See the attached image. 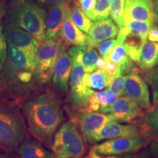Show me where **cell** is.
Instances as JSON below:
<instances>
[{"instance_id": "1", "label": "cell", "mask_w": 158, "mask_h": 158, "mask_svg": "<svg viewBox=\"0 0 158 158\" xmlns=\"http://www.w3.org/2000/svg\"><path fill=\"white\" fill-rule=\"evenodd\" d=\"M21 106L29 133L51 149L54 134L64 120L60 98L45 92L24 100Z\"/></svg>"}, {"instance_id": "2", "label": "cell", "mask_w": 158, "mask_h": 158, "mask_svg": "<svg viewBox=\"0 0 158 158\" xmlns=\"http://www.w3.org/2000/svg\"><path fill=\"white\" fill-rule=\"evenodd\" d=\"M35 62L21 49L8 45L7 56L0 72V95L3 98H23L37 86Z\"/></svg>"}, {"instance_id": "3", "label": "cell", "mask_w": 158, "mask_h": 158, "mask_svg": "<svg viewBox=\"0 0 158 158\" xmlns=\"http://www.w3.org/2000/svg\"><path fill=\"white\" fill-rule=\"evenodd\" d=\"M27 127L23 111L17 103L0 101V149L12 152L25 139Z\"/></svg>"}, {"instance_id": "4", "label": "cell", "mask_w": 158, "mask_h": 158, "mask_svg": "<svg viewBox=\"0 0 158 158\" xmlns=\"http://www.w3.org/2000/svg\"><path fill=\"white\" fill-rule=\"evenodd\" d=\"M85 143L76 124L69 121L62 123L57 129L51 150L55 158H81L86 152Z\"/></svg>"}, {"instance_id": "5", "label": "cell", "mask_w": 158, "mask_h": 158, "mask_svg": "<svg viewBox=\"0 0 158 158\" xmlns=\"http://www.w3.org/2000/svg\"><path fill=\"white\" fill-rule=\"evenodd\" d=\"M45 10L33 0H22L15 13L13 23L34 36L40 45L45 37Z\"/></svg>"}, {"instance_id": "6", "label": "cell", "mask_w": 158, "mask_h": 158, "mask_svg": "<svg viewBox=\"0 0 158 158\" xmlns=\"http://www.w3.org/2000/svg\"><path fill=\"white\" fill-rule=\"evenodd\" d=\"M63 44L57 36L45 39L40 45L35 62V75L40 86L48 84L52 78L55 63Z\"/></svg>"}, {"instance_id": "7", "label": "cell", "mask_w": 158, "mask_h": 158, "mask_svg": "<svg viewBox=\"0 0 158 158\" xmlns=\"http://www.w3.org/2000/svg\"><path fill=\"white\" fill-rule=\"evenodd\" d=\"M150 141L148 137H120L105 140L92 148L98 155L118 156L135 154L147 147Z\"/></svg>"}, {"instance_id": "8", "label": "cell", "mask_w": 158, "mask_h": 158, "mask_svg": "<svg viewBox=\"0 0 158 158\" xmlns=\"http://www.w3.org/2000/svg\"><path fill=\"white\" fill-rule=\"evenodd\" d=\"M151 135V128L145 122L122 124L112 121L100 130L94 138V143L114 138L148 137Z\"/></svg>"}, {"instance_id": "9", "label": "cell", "mask_w": 158, "mask_h": 158, "mask_svg": "<svg viewBox=\"0 0 158 158\" xmlns=\"http://www.w3.org/2000/svg\"><path fill=\"white\" fill-rule=\"evenodd\" d=\"M114 121L110 114L83 110L78 112L76 117L77 127L86 143H94V138L108 122Z\"/></svg>"}, {"instance_id": "10", "label": "cell", "mask_w": 158, "mask_h": 158, "mask_svg": "<svg viewBox=\"0 0 158 158\" xmlns=\"http://www.w3.org/2000/svg\"><path fill=\"white\" fill-rule=\"evenodd\" d=\"M143 109L127 95H122L110 107L114 122L118 123H139L144 119Z\"/></svg>"}, {"instance_id": "11", "label": "cell", "mask_w": 158, "mask_h": 158, "mask_svg": "<svg viewBox=\"0 0 158 158\" xmlns=\"http://www.w3.org/2000/svg\"><path fill=\"white\" fill-rule=\"evenodd\" d=\"M124 94L130 97L141 108L149 111L152 108L147 82L140 73H130L124 76Z\"/></svg>"}, {"instance_id": "12", "label": "cell", "mask_w": 158, "mask_h": 158, "mask_svg": "<svg viewBox=\"0 0 158 158\" xmlns=\"http://www.w3.org/2000/svg\"><path fill=\"white\" fill-rule=\"evenodd\" d=\"M5 35L8 45L21 49L35 60L40 43L34 36L13 22L7 26Z\"/></svg>"}, {"instance_id": "13", "label": "cell", "mask_w": 158, "mask_h": 158, "mask_svg": "<svg viewBox=\"0 0 158 158\" xmlns=\"http://www.w3.org/2000/svg\"><path fill=\"white\" fill-rule=\"evenodd\" d=\"M66 48L67 45L64 43L60 48L52 75L53 85L59 92H67L69 89L73 60Z\"/></svg>"}, {"instance_id": "14", "label": "cell", "mask_w": 158, "mask_h": 158, "mask_svg": "<svg viewBox=\"0 0 158 158\" xmlns=\"http://www.w3.org/2000/svg\"><path fill=\"white\" fill-rule=\"evenodd\" d=\"M155 0H125L124 23L130 21L154 23Z\"/></svg>"}, {"instance_id": "15", "label": "cell", "mask_w": 158, "mask_h": 158, "mask_svg": "<svg viewBox=\"0 0 158 158\" xmlns=\"http://www.w3.org/2000/svg\"><path fill=\"white\" fill-rule=\"evenodd\" d=\"M118 30L116 23L108 18L95 21L89 33L86 34V45L95 48L100 43L115 38Z\"/></svg>"}, {"instance_id": "16", "label": "cell", "mask_w": 158, "mask_h": 158, "mask_svg": "<svg viewBox=\"0 0 158 158\" xmlns=\"http://www.w3.org/2000/svg\"><path fill=\"white\" fill-rule=\"evenodd\" d=\"M58 36L67 46L86 45V34L82 31L74 23L72 17V8L67 5L62 29Z\"/></svg>"}, {"instance_id": "17", "label": "cell", "mask_w": 158, "mask_h": 158, "mask_svg": "<svg viewBox=\"0 0 158 158\" xmlns=\"http://www.w3.org/2000/svg\"><path fill=\"white\" fill-rule=\"evenodd\" d=\"M68 52L73 62L81 64L86 73H92L98 70L97 63L100 56L94 48L88 45H72Z\"/></svg>"}, {"instance_id": "18", "label": "cell", "mask_w": 158, "mask_h": 158, "mask_svg": "<svg viewBox=\"0 0 158 158\" xmlns=\"http://www.w3.org/2000/svg\"><path fill=\"white\" fill-rule=\"evenodd\" d=\"M68 2H64L48 9L45 15V37L54 38L58 36L62 29L65 8Z\"/></svg>"}, {"instance_id": "19", "label": "cell", "mask_w": 158, "mask_h": 158, "mask_svg": "<svg viewBox=\"0 0 158 158\" xmlns=\"http://www.w3.org/2000/svg\"><path fill=\"white\" fill-rule=\"evenodd\" d=\"M19 158H55L52 152L35 138H26L18 147Z\"/></svg>"}, {"instance_id": "20", "label": "cell", "mask_w": 158, "mask_h": 158, "mask_svg": "<svg viewBox=\"0 0 158 158\" xmlns=\"http://www.w3.org/2000/svg\"><path fill=\"white\" fill-rule=\"evenodd\" d=\"M118 97L109 89L94 92L90 98L86 110L107 114L110 107L117 100Z\"/></svg>"}, {"instance_id": "21", "label": "cell", "mask_w": 158, "mask_h": 158, "mask_svg": "<svg viewBox=\"0 0 158 158\" xmlns=\"http://www.w3.org/2000/svg\"><path fill=\"white\" fill-rule=\"evenodd\" d=\"M108 59L119 67L123 76H126L130 73H141V68H138L135 63L130 58L123 45L116 44L112 52L110 53Z\"/></svg>"}, {"instance_id": "22", "label": "cell", "mask_w": 158, "mask_h": 158, "mask_svg": "<svg viewBox=\"0 0 158 158\" xmlns=\"http://www.w3.org/2000/svg\"><path fill=\"white\" fill-rule=\"evenodd\" d=\"M158 65V42L147 40L141 49L139 67L143 72L151 70Z\"/></svg>"}, {"instance_id": "23", "label": "cell", "mask_w": 158, "mask_h": 158, "mask_svg": "<svg viewBox=\"0 0 158 158\" xmlns=\"http://www.w3.org/2000/svg\"><path fill=\"white\" fill-rule=\"evenodd\" d=\"M110 77L103 70H98L86 73L84 77V84L93 90L102 91L108 87Z\"/></svg>"}, {"instance_id": "24", "label": "cell", "mask_w": 158, "mask_h": 158, "mask_svg": "<svg viewBox=\"0 0 158 158\" xmlns=\"http://www.w3.org/2000/svg\"><path fill=\"white\" fill-rule=\"evenodd\" d=\"M72 17L76 25L86 34H89L93 26V22L80 8L78 3H75L72 8Z\"/></svg>"}, {"instance_id": "25", "label": "cell", "mask_w": 158, "mask_h": 158, "mask_svg": "<svg viewBox=\"0 0 158 158\" xmlns=\"http://www.w3.org/2000/svg\"><path fill=\"white\" fill-rule=\"evenodd\" d=\"M124 3L125 0H110V16L117 25L118 29L125 25L124 19Z\"/></svg>"}, {"instance_id": "26", "label": "cell", "mask_w": 158, "mask_h": 158, "mask_svg": "<svg viewBox=\"0 0 158 158\" xmlns=\"http://www.w3.org/2000/svg\"><path fill=\"white\" fill-rule=\"evenodd\" d=\"M110 15V0H97L94 8L87 15L92 21L107 19Z\"/></svg>"}, {"instance_id": "27", "label": "cell", "mask_w": 158, "mask_h": 158, "mask_svg": "<svg viewBox=\"0 0 158 158\" xmlns=\"http://www.w3.org/2000/svg\"><path fill=\"white\" fill-rule=\"evenodd\" d=\"M153 23L149 21H130L125 24L128 30L140 35L144 40H147V35L149 28Z\"/></svg>"}, {"instance_id": "28", "label": "cell", "mask_w": 158, "mask_h": 158, "mask_svg": "<svg viewBox=\"0 0 158 158\" xmlns=\"http://www.w3.org/2000/svg\"><path fill=\"white\" fill-rule=\"evenodd\" d=\"M124 86H125L124 76L119 74L110 77L108 88L117 95L122 96L125 94H124Z\"/></svg>"}, {"instance_id": "29", "label": "cell", "mask_w": 158, "mask_h": 158, "mask_svg": "<svg viewBox=\"0 0 158 158\" xmlns=\"http://www.w3.org/2000/svg\"><path fill=\"white\" fill-rule=\"evenodd\" d=\"M117 44V40L115 39H110L100 43L97 45L96 48L98 49V54L102 59H108L110 53L112 52L114 47Z\"/></svg>"}, {"instance_id": "30", "label": "cell", "mask_w": 158, "mask_h": 158, "mask_svg": "<svg viewBox=\"0 0 158 158\" xmlns=\"http://www.w3.org/2000/svg\"><path fill=\"white\" fill-rule=\"evenodd\" d=\"M145 123L151 128L152 133H158V105L147 112L145 116Z\"/></svg>"}, {"instance_id": "31", "label": "cell", "mask_w": 158, "mask_h": 158, "mask_svg": "<svg viewBox=\"0 0 158 158\" xmlns=\"http://www.w3.org/2000/svg\"><path fill=\"white\" fill-rule=\"evenodd\" d=\"M7 56V43L2 27L0 26V72L2 70Z\"/></svg>"}, {"instance_id": "32", "label": "cell", "mask_w": 158, "mask_h": 158, "mask_svg": "<svg viewBox=\"0 0 158 158\" xmlns=\"http://www.w3.org/2000/svg\"><path fill=\"white\" fill-rule=\"evenodd\" d=\"M106 62L103 68L104 72H106L110 77L117 76V75L122 74L119 67L116 63L110 61L109 59H106ZM123 76V75H122Z\"/></svg>"}, {"instance_id": "33", "label": "cell", "mask_w": 158, "mask_h": 158, "mask_svg": "<svg viewBox=\"0 0 158 158\" xmlns=\"http://www.w3.org/2000/svg\"><path fill=\"white\" fill-rule=\"evenodd\" d=\"M97 0H78V5L81 10L87 15L95 5Z\"/></svg>"}, {"instance_id": "34", "label": "cell", "mask_w": 158, "mask_h": 158, "mask_svg": "<svg viewBox=\"0 0 158 158\" xmlns=\"http://www.w3.org/2000/svg\"><path fill=\"white\" fill-rule=\"evenodd\" d=\"M35 2L42 8L48 10L59 4L64 2H68V0H35Z\"/></svg>"}, {"instance_id": "35", "label": "cell", "mask_w": 158, "mask_h": 158, "mask_svg": "<svg viewBox=\"0 0 158 158\" xmlns=\"http://www.w3.org/2000/svg\"><path fill=\"white\" fill-rule=\"evenodd\" d=\"M147 40L151 42H158V27L155 23H153L150 27Z\"/></svg>"}, {"instance_id": "36", "label": "cell", "mask_w": 158, "mask_h": 158, "mask_svg": "<svg viewBox=\"0 0 158 158\" xmlns=\"http://www.w3.org/2000/svg\"><path fill=\"white\" fill-rule=\"evenodd\" d=\"M149 152L152 158H158V143L153 141L149 148Z\"/></svg>"}, {"instance_id": "37", "label": "cell", "mask_w": 158, "mask_h": 158, "mask_svg": "<svg viewBox=\"0 0 158 158\" xmlns=\"http://www.w3.org/2000/svg\"><path fill=\"white\" fill-rule=\"evenodd\" d=\"M133 158H152V155H150L149 150L148 151H142L141 152H138L136 155H133Z\"/></svg>"}, {"instance_id": "38", "label": "cell", "mask_w": 158, "mask_h": 158, "mask_svg": "<svg viewBox=\"0 0 158 158\" xmlns=\"http://www.w3.org/2000/svg\"><path fill=\"white\" fill-rule=\"evenodd\" d=\"M154 23L158 27V3L155 4V19H154Z\"/></svg>"}, {"instance_id": "39", "label": "cell", "mask_w": 158, "mask_h": 158, "mask_svg": "<svg viewBox=\"0 0 158 158\" xmlns=\"http://www.w3.org/2000/svg\"><path fill=\"white\" fill-rule=\"evenodd\" d=\"M84 158H98V154L94 151L93 149H91L89 152Z\"/></svg>"}, {"instance_id": "40", "label": "cell", "mask_w": 158, "mask_h": 158, "mask_svg": "<svg viewBox=\"0 0 158 158\" xmlns=\"http://www.w3.org/2000/svg\"><path fill=\"white\" fill-rule=\"evenodd\" d=\"M133 155H127L124 157H116V156H105L104 158H133Z\"/></svg>"}, {"instance_id": "41", "label": "cell", "mask_w": 158, "mask_h": 158, "mask_svg": "<svg viewBox=\"0 0 158 158\" xmlns=\"http://www.w3.org/2000/svg\"><path fill=\"white\" fill-rule=\"evenodd\" d=\"M151 140L152 141H155V142H157V143H158V133L151 135Z\"/></svg>"}, {"instance_id": "42", "label": "cell", "mask_w": 158, "mask_h": 158, "mask_svg": "<svg viewBox=\"0 0 158 158\" xmlns=\"http://www.w3.org/2000/svg\"><path fill=\"white\" fill-rule=\"evenodd\" d=\"M4 11H5V10H4V7L2 5H0V21H1L2 18L3 16Z\"/></svg>"}, {"instance_id": "43", "label": "cell", "mask_w": 158, "mask_h": 158, "mask_svg": "<svg viewBox=\"0 0 158 158\" xmlns=\"http://www.w3.org/2000/svg\"><path fill=\"white\" fill-rule=\"evenodd\" d=\"M152 72H153L154 73H156V74H158V67H157V68H155L154 69H152V70H151Z\"/></svg>"}, {"instance_id": "44", "label": "cell", "mask_w": 158, "mask_h": 158, "mask_svg": "<svg viewBox=\"0 0 158 158\" xmlns=\"http://www.w3.org/2000/svg\"><path fill=\"white\" fill-rule=\"evenodd\" d=\"M0 158H11V157L5 155H0Z\"/></svg>"}, {"instance_id": "45", "label": "cell", "mask_w": 158, "mask_h": 158, "mask_svg": "<svg viewBox=\"0 0 158 158\" xmlns=\"http://www.w3.org/2000/svg\"><path fill=\"white\" fill-rule=\"evenodd\" d=\"M155 2H156V3H158V0H155Z\"/></svg>"}, {"instance_id": "46", "label": "cell", "mask_w": 158, "mask_h": 158, "mask_svg": "<svg viewBox=\"0 0 158 158\" xmlns=\"http://www.w3.org/2000/svg\"><path fill=\"white\" fill-rule=\"evenodd\" d=\"M72 158H78V157H72Z\"/></svg>"}, {"instance_id": "47", "label": "cell", "mask_w": 158, "mask_h": 158, "mask_svg": "<svg viewBox=\"0 0 158 158\" xmlns=\"http://www.w3.org/2000/svg\"><path fill=\"white\" fill-rule=\"evenodd\" d=\"M70 0H68V2H70Z\"/></svg>"}, {"instance_id": "48", "label": "cell", "mask_w": 158, "mask_h": 158, "mask_svg": "<svg viewBox=\"0 0 158 158\" xmlns=\"http://www.w3.org/2000/svg\"><path fill=\"white\" fill-rule=\"evenodd\" d=\"M156 134H157V133H156Z\"/></svg>"}]
</instances>
